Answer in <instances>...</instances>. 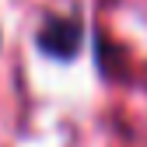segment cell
<instances>
[{"instance_id":"cell-1","label":"cell","mask_w":147,"mask_h":147,"mask_svg":"<svg viewBox=\"0 0 147 147\" xmlns=\"http://www.w3.org/2000/svg\"><path fill=\"white\" fill-rule=\"evenodd\" d=\"M35 42L53 60H70L81 49V21L77 18H46Z\"/></svg>"}]
</instances>
